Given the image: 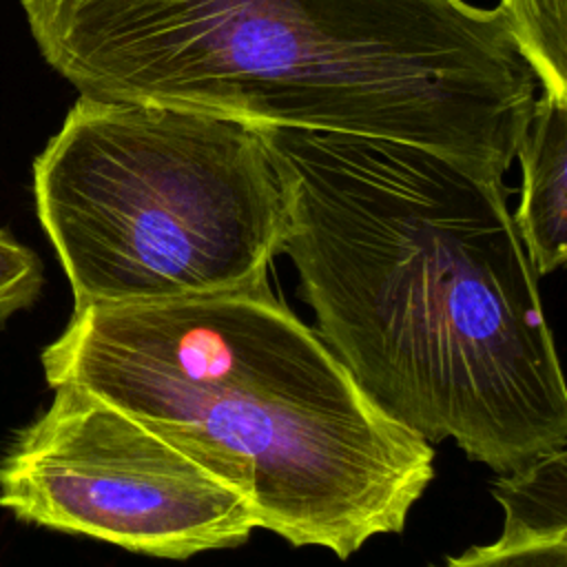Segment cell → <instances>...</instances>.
<instances>
[{
  "mask_svg": "<svg viewBox=\"0 0 567 567\" xmlns=\"http://www.w3.org/2000/svg\"><path fill=\"white\" fill-rule=\"evenodd\" d=\"M33 199L75 306L266 284L286 230L259 126L151 102L80 95Z\"/></svg>",
  "mask_w": 567,
  "mask_h": 567,
  "instance_id": "cell-4",
  "label": "cell"
},
{
  "mask_svg": "<svg viewBox=\"0 0 567 567\" xmlns=\"http://www.w3.org/2000/svg\"><path fill=\"white\" fill-rule=\"evenodd\" d=\"M259 131L281 252L363 392L498 474L565 447L563 370L503 182L396 140Z\"/></svg>",
  "mask_w": 567,
  "mask_h": 567,
  "instance_id": "cell-1",
  "label": "cell"
},
{
  "mask_svg": "<svg viewBox=\"0 0 567 567\" xmlns=\"http://www.w3.org/2000/svg\"><path fill=\"white\" fill-rule=\"evenodd\" d=\"M44 286L40 257L11 233L0 230V330L20 310L31 308Z\"/></svg>",
  "mask_w": 567,
  "mask_h": 567,
  "instance_id": "cell-10",
  "label": "cell"
},
{
  "mask_svg": "<svg viewBox=\"0 0 567 567\" xmlns=\"http://www.w3.org/2000/svg\"><path fill=\"white\" fill-rule=\"evenodd\" d=\"M498 9L543 93L567 100V0H501Z\"/></svg>",
  "mask_w": 567,
  "mask_h": 567,
  "instance_id": "cell-8",
  "label": "cell"
},
{
  "mask_svg": "<svg viewBox=\"0 0 567 567\" xmlns=\"http://www.w3.org/2000/svg\"><path fill=\"white\" fill-rule=\"evenodd\" d=\"M494 496L505 509L507 536H567V454L565 447L543 454L527 465L503 472Z\"/></svg>",
  "mask_w": 567,
  "mask_h": 567,
  "instance_id": "cell-7",
  "label": "cell"
},
{
  "mask_svg": "<svg viewBox=\"0 0 567 567\" xmlns=\"http://www.w3.org/2000/svg\"><path fill=\"white\" fill-rule=\"evenodd\" d=\"M430 567H567V536L525 538L501 534L498 540L450 556Z\"/></svg>",
  "mask_w": 567,
  "mask_h": 567,
  "instance_id": "cell-9",
  "label": "cell"
},
{
  "mask_svg": "<svg viewBox=\"0 0 567 567\" xmlns=\"http://www.w3.org/2000/svg\"><path fill=\"white\" fill-rule=\"evenodd\" d=\"M42 370L219 467L295 547L348 558L401 532L434 476L432 443L390 419L268 281L73 306Z\"/></svg>",
  "mask_w": 567,
  "mask_h": 567,
  "instance_id": "cell-3",
  "label": "cell"
},
{
  "mask_svg": "<svg viewBox=\"0 0 567 567\" xmlns=\"http://www.w3.org/2000/svg\"><path fill=\"white\" fill-rule=\"evenodd\" d=\"M523 186L516 230L538 277L567 259V100H534L516 146Z\"/></svg>",
  "mask_w": 567,
  "mask_h": 567,
  "instance_id": "cell-6",
  "label": "cell"
},
{
  "mask_svg": "<svg viewBox=\"0 0 567 567\" xmlns=\"http://www.w3.org/2000/svg\"><path fill=\"white\" fill-rule=\"evenodd\" d=\"M0 507L155 558L235 547L259 527L219 467L75 385L53 388L0 454Z\"/></svg>",
  "mask_w": 567,
  "mask_h": 567,
  "instance_id": "cell-5",
  "label": "cell"
},
{
  "mask_svg": "<svg viewBox=\"0 0 567 567\" xmlns=\"http://www.w3.org/2000/svg\"><path fill=\"white\" fill-rule=\"evenodd\" d=\"M82 97L423 146L503 182L538 80L467 0H22Z\"/></svg>",
  "mask_w": 567,
  "mask_h": 567,
  "instance_id": "cell-2",
  "label": "cell"
}]
</instances>
